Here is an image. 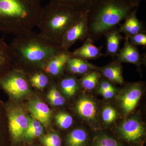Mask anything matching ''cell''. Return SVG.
<instances>
[{
  "mask_svg": "<svg viewBox=\"0 0 146 146\" xmlns=\"http://www.w3.org/2000/svg\"><path fill=\"white\" fill-rule=\"evenodd\" d=\"M138 7L130 0H96L86 13L88 33L86 39L98 41Z\"/></svg>",
  "mask_w": 146,
  "mask_h": 146,
  "instance_id": "cell-1",
  "label": "cell"
},
{
  "mask_svg": "<svg viewBox=\"0 0 146 146\" xmlns=\"http://www.w3.org/2000/svg\"><path fill=\"white\" fill-rule=\"evenodd\" d=\"M12 62L18 66L41 68L43 63L63 50L33 32L15 36L9 45Z\"/></svg>",
  "mask_w": 146,
  "mask_h": 146,
  "instance_id": "cell-2",
  "label": "cell"
},
{
  "mask_svg": "<svg viewBox=\"0 0 146 146\" xmlns=\"http://www.w3.org/2000/svg\"><path fill=\"white\" fill-rule=\"evenodd\" d=\"M41 13L25 0H0V31L15 36L37 26Z\"/></svg>",
  "mask_w": 146,
  "mask_h": 146,
  "instance_id": "cell-3",
  "label": "cell"
},
{
  "mask_svg": "<svg viewBox=\"0 0 146 146\" xmlns=\"http://www.w3.org/2000/svg\"><path fill=\"white\" fill-rule=\"evenodd\" d=\"M86 14L54 2L47 11L40 14L37 25L39 34L60 46L68 29Z\"/></svg>",
  "mask_w": 146,
  "mask_h": 146,
  "instance_id": "cell-4",
  "label": "cell"
},
{
  "mask_svg": "<svg viewBox=\"0 0 146 146\" xmlns=\"http://www.w3.org/2000/svg\"><path fill=\"white\" fill-rule=\"evenodd\" d=\"M0 86L11 96L22 98L28 93L29 82L23 71L16 69L0 78Z\"/></svg>",
  "mask_w": 146,
  "mask_h": 146,
  "instance_id": "cell-5",
  "label": "cell"
},
{
  "mask_svg": "<svg viewBox=\"0 0 146 146\" xmlns=\"http://www.w3.org/2000/svg\"><path fill=\"white\" fill-rule=\"evenodd\" d=\"M8 126L12 139L18 142L24 138L30 118L19 108L11 109L8 114Z\"/></svg>",
  "mask_w": 146,
  "mask_h": 146,
  "instance_id": "cell-6",
  "label": "cell"
},
{
  "mask_svg": "<svg viewBox=\"0 0 146 146\" xmlns=\"http://www.w3.org/2000/svg\"><path fill=\"white\" fill-rule=\"evenodd\" d=\"M88 33L86 14L71 26L65 32L60 43V48L63 50H69L77 42L86 39Z\"/></svg>",
  "mask_w": 146,
  "mask_h": 146,
  "instance_id": "cell-7",
  "label": "cell"
},
{
  "mask_svg": "<svg viewBox=\"0 0 146 146\" xmlns=\"http://www.w3.org/2000/svg\"><path fill=\"white\" fill-rule=\"evenodd\" d=\"M71 52L63 50L43 63L41 69L49 76L57 77L62 75L68 60L72 57Z\"/></svg>",
  "mask_w": 146,
  "mask_h": 146,
  "instance_id": "cell-8",
  "label": "cell"
},
{
  "mask_svg": "<svg viewBox=\"0 0 146 146\" xmlns=\"http://www.w3.org/2000/svg\"><path fill=\"white\" fill-rule=\"evenodd\" d=\"M119 130L121 136L125 140L133 142L142 138L145 129L139 120L135 118H131L122 123Z\"/></svg>",
  "mask_w": 146,
  "mask_h": 146,
  "instance_id": "cell-9",
  "label": "cell"
},
{
  "mask_svg": "<svg viewBox=\"0 0 146 146\" xmlns=\"http://www.w3.org/2000/svg\"><path fill=\"white\" fill-rule=\"evenodd\" d=\"M115 57L118 62L131 63L137 67H139L144 60L137 47L131 44L125 36L123 46L120 49Z\"/></svg>",
  "mask_w": 146,
  "mask_h": 146,
  "instance_id": "cell-10",
  "label": "cell"
},
{
  "mask_svg": "<svg viewBox=\"0 0 146 146\" xmlns=\"http://www.w3.org/2000/svg\"><path fill=\"white\" fill-rule=\"evenodd\" d=\"M142 95L141 84H131L120 97L121 107L125 112L129 113L134 109Z\"/></svg>",
  "mask_w": 146,
  "mask_h": 146,
  "instance_id": "cell-11",
  "label": "cell"
},
{
  "mask_svg": "<svg viewBox=\"0 0 146 146\" xmlns=\"http://www.w3.org/2000/svg\"><path fill=\"white\" fill-rule=\"evenodd\" d=\"M138 7H136L125 19L124 22L119 29L121 33H123L125 36H133L142 33H146V29L143 23L137 16Z\"/></svg>",
  "mask_w": 146,
  "mask_h": 146,
  "instance_id": "cell-12",
  "label": "cell"
},
{
  "mask_svg": "<svg viewBox=\"0 0 146 146\" xmlns=\"http://www.w3.org/2000/svg\"><path fill=\"white\" fill-rule=\"evenodd\" d=\"M29 111L33 119L39 121L45 127L49 125L52 112L45 103L37 100L32 101L29 105Z\"/></svg>",
  "mask_w": 146,
  "mask_h": 146,
  "instance_id": "cell-13",
  "label": "cell"
},
{
  "mask_svg": "<svg viewBox=\"0 0 146 146\" xmlns=\"http://www.w3.org/2000/svg\"><path fill=\"white\" fill-rule=\"evenodd\" d=\"M102 46L97 47L93 41L85 39L82 46L71 52V55L73 57L84 60H94L103 55L102 52Z\"/></svg>",
  "mask_w": 146,
  "mask_h": 146,
  "instance_id": "cell-14",
  "label": "cell"
},
{
  "mask_svg": "<svg viewBox=\"0 0 146 146\" xmlns=\"http://www.w3.org/2000/svg\"><path fill=\"white\" fill-rule=\"evenodd\" d=\"M106 39V55L116 57L120 49V46L123 37L117 27L107 33L104 36Z\"/></svg>",
  "mask_w": 146,
  "mask_h": 146,
  "instance_id": "cell-15",
  "label": "cell"
},
{
  "mask_svg": "<svg viewBox=\"0 0 146 146\" xmlns=\"http://www.w3.org/2000/svg\"><path fill=\"white\" fill-rule=\"evenodd\" d=\"M66 70L73 75H84L90 71L96 70V67L87 61L72 56L68 60Z\"/></svg>",
  "mask_w": 146,
  "mask_h": 146,
  "instance_id": "cell-16",
  "label": "cell"
},
{
  "mask_svg": "<svg viewBox=\"0 0 146 146\" xmlns=\"http://www.w3.org/2000/svg\"><path fill=\"white\" fill-rule=\"evenodd\" d=\"M120 63L117 61L102 68L100 72L102 74L108 81L118 84H122L124 80L122 68Z\"/></svg>",
  "mask_w": 146,
  "mask_h": 146,
  "instance_id": "cell-17",
  "label": "cell"
},
{
  "mask_svg": "<svg viewBox=\"0 0 146 146\" xmlns=\"http://www.w3.org/2000/svg\"><path fill=\"white\" fill-rule=\"evenodd\" d=\"M76 109L79 115L87 120H93L96 113V104L89 98H82L77 103Z\"/></svg>",
  "mask_w": 146,
  "mask_h": 146,
  "instance_id": "cell-18",
  "label": "cell"
},
{
  "mask_svg": "<svg viewBox=\"0 0 146 146\" xmlns=\"http://www.w3.org/2000/svg\"><path fill=\"white\" fill-rule=\"evenodd\" d=\"M12 62L9 45L4 39L0 38V78L8 72L9 68Z\"/></svg>",
  "mask_w": 146,
  "mask_h": 146,
  "instance_id": "cell-19",
  "label": "cell"
},
{
  "mask_svg": "<svg viewBox=\"0 0 146 146\" xmlns=\"http://www.w3.org/2000/svg\"><path fill=\"white\" fill-rule=\"evenodd\" d=\"M54 2L68 7L81 13H86L96 0H53Z\"/></svg>",
  "mask_w": 146,
  "mask_h": 146,
  "instance_id": "cell-20",
  "label": "cell"
},
{
  "mask_svg": "<svg viewBox=\"0 0 146 146\" xmlns=\"http://www.w3.org/2000/svg\"><path fill=\"white\" fill-rule=\"evenodd\" d=\"M28 81L31 86L38 89H43L48 84L49 76L42 69L29 75Z\"/></svg>",
  "mask_w": 146,
  "mask_h": 146,
  "instance_id": "cell-21",
  "label": "cell"
},
{
  "mask_svg": "<svg viewBox=\"0 0 146 146\" xmlns=\"http://www.w3.org/2000/svg\"><path fill=\"white\" fill-rule=\"evenodd\" d=\"M60 84L63 93L68 97L74 96L78 90V81L73 76L65 77L60 80Z\"/></svg>",
  "mask_w": 146,
  "mask_h": 146,
  "instance_id": "cell-22",
  "label": "cell"
},
{
  "mask_svg": "<svg viewBox=\"0 0 146 146\" xmlns=\"http://www.w3.org/2000/svg\"><path fill=\"white\" fill-rule=\"evenodd\" d=\"M101 77L100 73L96 70H94L84 75L80 82L84 89L88 90H92L98 85Z\"/></svg>",
  "mask_w": 146,
  "mask_h": 146,
  "instance_id": "cell-23",
  "label": "cell"
},
{
  "mask_svg": "<svg viewBox=\"0 0 146 146\" xmlns=\"http://www.w3.org/2000/svg\"><path fill=\"white\" fill-rule=\"evenodd\" d=\"M87 140V134L84 130L77 129L71 132L66 140L68 146H84Z\"/></svg>",
  "mask_w": 146,
  "mask_h": 146,
  "instance_id": "cell-24",
  "label": "cell"
},
{
  "mask_svg": "<svg viewBox=\"0 0 146 146\" xmlns=\"http://www.w3.org/2000/svg\"><path fill=\"white\" fill-rule=\"evenodd\" d=\"M56 122L59 127L67 129L72 124L73 118L71 115L64 112H60L55 116Z\"/></svg>",
  "mask_w": 146,
  "mask_h": 146,
  "instance_id": "cell-25",
  "label": "cell"
},
{
  "mask_svg": "<svg viewBox=\"0 0 146 146\" xmlns=\"http://www.w3.org/2000/svg\"><path fill=\"white\" fill-rule=\"evenodd\" d=\"M94 146H122L117 140L106 135L97 136L94 140Z\"/></svg>",
  "mask_w": 146,
  "mask_h": 146,
  "instance_id": "cell-26",
  "label": "cell"
},
{
  "mask_svg": "<svg viewBox=\"0 0 146 146\" xmlns=\"http://www.w3.org/2000/svg\"><path fill=\"white\" fill-rule=\"evenodd\" d=\"M47 98L50 103L55 106H60L65 103V100L64 97L61 96L54 86H53L50 89L47 96Z\"/></svg>",
  "mask_w": 146,
  "mask_h": 146,
  "instance_id": "cell-27",
  "label": "cell"
},
{
  "mask_svg": "<svg viewBox=\"0 0 146 146\" xmlns=\"http://www.w3.org/2000/svg\"><path fill=\"white\" fill-rule=\"evenodd\" d=\"M44 146H61V140L57 133H51L42 136L40 139Z\"/></svg>",
  "mask_w": 146,
  "mask_h": 146,
  "instance_id": "cell-28",
  "label": "cell"
},
{
  "mask_svg": "<svg viewBox=\"0 0 146 146\" xmlns=\"http://www.w3.org/2000/svg\"><path fill=\"white\" fill-rule=\"evenodd\" d=\"M116 110L110 106H106L104 108L102 113V117L105 123L110 124L114 121L117 118Z\"/></svg>",
  "mask_w": 146,
  "mask_h": 146,
  "instance_id": "cell-29",
  "label": "cell"
},
{
  "mask_svg": "<svg viewBox=\"0 0 146 146\" xmlns=\"http://www.w3.org/2000/svg\"><path fill=\"white\" fill-rule=\"evenodd\" d=\"M127 38L131 44L135 46L145 47L146 46V33H138L133 36H129Z\"/></svg>",
  "mask_w": 146,
  "mask_h": 146,
  "instance_id": "cell-30",
  "label": "cell"
},
{
  "mask_svg": "<svg viewBox=\"0 0 146 146\" xmlns=\"http://www.w3.org/2000/svg\"><path fill=\"white\" fill-rule=\"evenodd\" d=\"M44 129L43 126L39 127L35 129L29 131H26L24 135V138L26 140H32L39 137L43 133Z\"/></svg>",
  "mask_w": 146,
  "mask_h": 146,
  "instance_id": "cell-31",
  "label": "cell"
},
{
  "mask_svg": "<svg viewBox=\"0 0 146 146\" xmlns=\"http://www.w3.org/2000/svg\"><path fill=\"white\" fill-rule=\"evenodd\" d=\"M113 89H115V87L112 86V84L109 81H106L105 80L100 81L99 91H105V90Z\"/></svg>",
  "mask_w": 146,
  "mask_h": 146,
  "instance_id": "cell-32",
  "label": "cell"
},
{
  "mask_svg": "<svg viewBox=\"0 0 146 146\" xmlns=\"http://www.w3.org/2000/svg\"><path fill=\"white\" fill-rule=\"evenodd\" d=\"M42 126L41 123L34 119H30L26 131H30Z\"/></svg>",
  "mask_w": 146,
  "mask_h": 146,
  "instance_id": "cell-33",
  "label": "cell"
},
{
  "mask_svg": "<svg viewBox=\"0 0 146 146\" xmlns=\"http://www.w3.org/2000/svg\"><path fill=\"white\" fill-rule=\"evenodd\" d=\"M115 89H110L99 91L101 94L106 99H110L114 96L115 94Z\"/></svg>",
  "mask_w": 146,
  "mask_h": 146,
  "instance_id": "cell-34",
  "label": "cell"
},
{
  "mask_svg": "<svg viewBox=\"0 0 146 146\" xmlns=\"http://www.w3.org/2000/svg\"><path fill=\"white\" fill-rule=\"evenodd\" d=\"M130 1L136 5L139 6L141 2L145 1V0H130Z\"/></svg>",
  "mask_w": 146,
  "mask_h": 146,
  "instance_id": "cell-35",
  "label": "cell"
}]
</instances>
